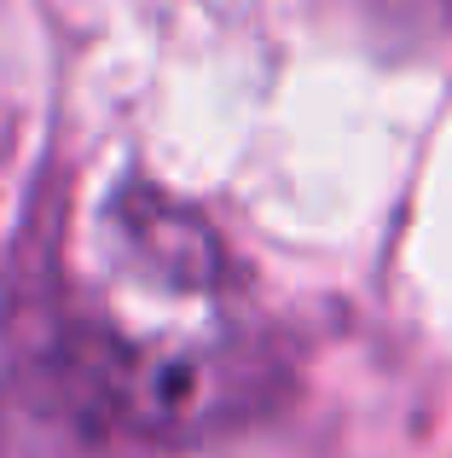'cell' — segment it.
Segmentation results:
<instances>
[{
	"instance_id": "cell-1",
	"label": "cell",
	"mask_w": 452,
	"mask_h": 458,
	"mask_svg": "<svg viewBox=\"0 0 452 458\" xmlns=\"http://www.w3.org/2000/svg\"><path fill=\"white\" fill-rule=\"evenodd\" d=\"M53 360L81 412L139 441H192L261 412L272 343L232 302L204 221L128 186L93 215L88 279L58 313Z\"/></svg>"
}]
</instances>
